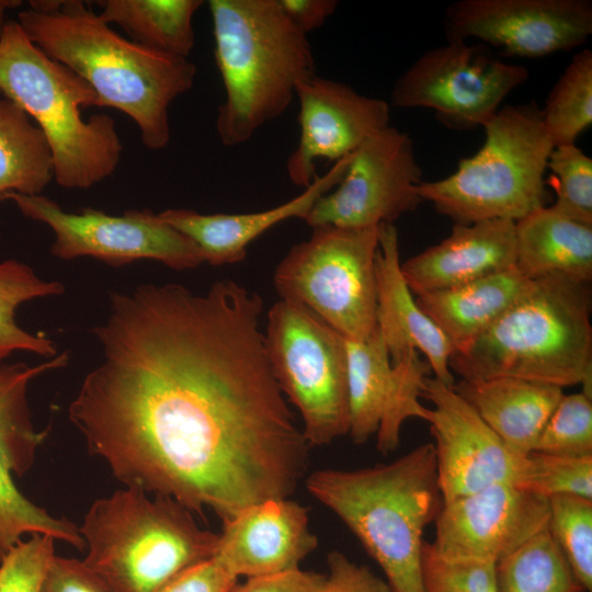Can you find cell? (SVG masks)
Segmentation results:
<instances>
[{
	"mask_svg": "<svg viewBox=\"0 0 592 592\" xmlns=\"http://www.w3.org/2000/svg\"><path fill=\"white\" fill-rule=\"evenodd\" d=\"M208 8L225 89L216 132L232 147L286 111L298 83L316 76L315 58L277 0H209Z\"/></svg>",
	"mask_w": 592,
	"mask_h": 592,
	"instance_id": "5b68a950",
	"label": "cell"
},
{
	"mask_svg": "<svg viewBox=\"0 0 592 592\" xmlns=\"http://www.w3.org/2000/svg\"><path fill=\"white\" fill-rule=\"evenodd\" d=\"M514 240L515 267L526 277L591 282L592 225L543 206L514 223Z\"/></svg>",
	"mask_w": 592,
	"mask_h": 592,
	"instance_id": "484cf974",
	"label": "cell"
},
{
	"mask_svg": "<svg viewBox=\"0 0 592 592\" xmlns=\"http://www.w3.org/2000/svg\"><path fill=\"white\" fill-rule=\"evenodd\" d=\"M517 487L546 499L578 496L592 500V455L574 457L532 452L524 458Z\"/></svg>",
	"mask_w": 592,
	"mask_h": 592,
	"instance_id": "836d02e7",
	"label": "cell"
},
{
	"mask_svg": "<svg viewBox=\"0 0 592 592\" xmlns=\"http://www.w3.org/2000/svg\"><path fill=\"white\" fill-rule=\"evenodd\" d=\"M379 226L312 228L274 272L281 299L309 309L344 339L365 341L376 330Z\"/></svg>",
	"mask_w": 592,
	"mask_h": 592,
	"instance_id": "9c48e42d",
	"label": "cell"
},
{
	"mask_svg": "<svg viewBox=\"0 0 592 592\" xmlns=\"http://www.w3.org/2000/svg\"><path fill=\"white\" fill-rule=\"evenodd\" d=\"M18 23L42 52L94 90L99 106L128 115L145 147H167L169 107L193 87L195 64L123 37L80 0L30 1Z\"/></svg>",
	"mask_w": 592,
	"mask_h": 592,
	"instance_id": "7a4b0ae2",
	"label": "cell"
},
{
	"mask_svg": "<svg viewBox=\"0 0 592 592\" xmlns=\"http://www.w3.org/2000/svg\"><path fill=\"white\" fill-rule=\"evenodd\" d=\"M352 155V153H351ZM351 155L333 162L331 169L294 198L275 207L243 214H201L186 208H168L158 215L191 239L210 265L231 264L246 258L248 246L278 223L304 219L315 203L342 180Z\"/></svg>",
	"mask_w": 592,
	"mask_h": 592,
	"instance_id": "603a6c76",
	"label": "cell"
},
{
	"mask_svg": "<svg viewBox=\"0 0 592 592\" xmlns=\"http://www.w3.org/2000/svg\"><path fill=\"white\" fill-rule=\"evenodd\" d=\"M515 266L514 221L454 224L441 242L401 263L402 275L419 296L457 287Z\"/></svg>",
	"mask_w": 592,
	"mask_h": 592,
	"instance_id": "7402d4cb",
	"label": "cell"
},
{
	"mask_svg": "<svg viewBox=\"0 0 592 592\" xmlns=\"http://www.w3.org/2000/svg\"><path fill=\"white\" fill-rule=\"evenodd\" d=\"M376 296L377 329L391 363L400 361L411 350L420 351L433 377L453 387L455 378L448 362L454 346L420 308L402 275L398 230L394 224L379 225Z\"/></svg>",
	"mask_w": 592,
	"mask_h": 592,
	"instance_id": "44dd1931",
	"label": "cell"
},
{
	"mask_svg": "<svg viewBox=\"0 0 592 592\" xmlns=\"http://www.w3.org/2000/svg\"><path fill=\"white\" fill-rule=\"evenodd\" d=\"M64 292L62 283L41 278L23 262L15 259L0 261V366L16 352L47 358L58 354L53 340L20 327L15 315L18 308L29 300L59 296Z\"/></svg>",
	"mask_w": 592,
	"mask_h": 592,
	"instance_id": "f1b7e54d",
	"label": "cell"
},
{
	"mask_svg": "<svg viewBox=\"0 0 592 592\" xmlns=\"http://www.w3.org/2000/svg\"><path fill=\"white\" fill-rule=\"evenodd\" d=\"M125 487L95 500L79 526L84 565L113 592H160L212 559L219 534L201 527L173 499Z\"/></svg>",
	"mask_w": 592,
	"mask_h": 592,
	"instance_id": "52a82bcc",
	"label": "cell"
},
{
	"mask_svg": "<svg viewBox=\"0 0 592 592\" xmlns=\"http://www.w3.org/2000/svg\"><path fill=\"white\" fill-rule=\"evenodd\" d=\"M548 499L498 483L443 503L430 550L448 562L497 563L547 527Z\"/></svg>",
	"mask_w": 592,
	"mask_h": 592,
	"instance_id": "ac0fdd59",
	"label": "cell"
},
{
	"mask_svg": "<svg viewBox=\"0 0 592 592\" xmlns=\"http://www.w3.org/2000/svg\"><path fill=\"white\" fill-rule=\"evenodd\" d=\"M0 95H1V93H0Z\"/></svg>",
	"mask_w": 592,
	"mask_h": 592,
	"instance_id": "ee69618b",
	"label": "cell"
},
{
	"mask_svg": "<svg viewBox=\"0 0 592 592\" xmlns=\"http://www.w3.org/2000/svg\"><path fill=\"white\" fill-rule=\"evenodd\" d=\"M547 528L579 585L592 590V500L578 496L548 499Z\"/></svg>",
	"mask_w": 592,
	"mask_h": 592,
	"instance_id": "1f68e13d",
	"label": "cell"
},
{
	"mask_svg": "<svg viewBox=\"0 0 592 592\" xmlns=\"http://www.w3.org/2000/svg\"><path fill=\"white\" fill-rule=\"evenodd\" d=\"M421 181L422 170L411 137L389 125L351 155L342 180L315 203L303 220L311 228L394 224L422 203L418 193Z\"/></svg>",
	"mask_w": 592,
	"mask_h": 592,
	"instance_id": "5bb4252c",
	"label": "cell"
},
{
	"mask_svg": "<svg viewBox=\"0 0 592 592\" xmlns=\"http://www.w3.org/2000/svg\"><path fill=\"white\" fill-rule=\"evenodd\" d=\"M67 352L45 362L0 366V561L24 536L42 534L79 550L86 549L79 526L67 517H56L26 498L15 485L33 466L48 430H36L29 388L38 376L67 366Z\"/></svg>",
	"mask_w": 592,
	"mask_h": 592,
	"instance_id": "4fadbf2b",
	"label": "cell"
},
{
	"mask_svg": "<svg viewBox=\"0 0 592 592\" xmlns=\"http://www.w3.org/2000/svg\"><path fill=\"white\" fill-rule=\"evenodd\" d=\"M5 200L13 201L25 217L50 228V253L60 260L92 257L113 266L153 260L179 271L204 263L191 239L149 209L111 215L87 207L70 213L41 194L9 193Z\"/></svg>",
	"mask_w": 592,
	"mask_h": 592,
	"instance_id": "7c38bea8",
	"label": "cell"
},
{
	"mask_svg": "<svg viewBox=\"0 0 592 592\" xmlns=\"http://www.w3.org/2000/svg\"><path fill=\"white\" fill-rule=\"evenodd\" d=\"M534 452L574 457L592 455V397L583 391L563 394Z\"/></svg>",
	"mask_w": 592,
	"mask_h": 592,
	"instance_id": "e575fe53",
	"label": "cell"
},
{
	"mask_svg": "<svg viewBox=\"0 0 592 592\" xmlns=\"http://www.w3.org/2000/svg\"><path fill=\"white\" fill-rule=\"evenodd\" d=\"M325 580L326 573L298 568L247 578L243 583H237L230 592H320Z\"/></svg>",
	"mask_w": 592,
	"mask_h": 592,
	"instance_id": "60d3db41",
	"label": "cell"
},
{
	"mask_svg": "<svg viewBox=\"0 0 592 592\" xmlns=\"http://www.w3.org/2000/svg\"><path fill=\"white\" fill-rule=\"evenodd\" d=\"M237 583L238 578L212 558L185 570L160 592H230Z\"/></svg>",
	"mask_w": 592,
	"mask_h": 592,
	"instance_id": "ab89813d",
	"label": "cell"
},
{
	"mask_svg": "<svg viewBox=\"0 0 592 592\" xmlns=\"http://www.w3.org/2000/svg\"><path fill=\"white\" fill-rule=\"evenodd\" d=\"M422 397L433 405L425 421L443 503L498 483L519 486L525 456L513 453L453 387L426 376Z\"/></svg>",
	"mask_w": 592,
	"mask_h": 592,
	"instance_id": "2e32d148",
	"label": "cell"
},
{
	"mask_svg": "<svg viewBox=\"0 0 592 592\" xmlns=\"http://www.w3.org/2000/svg\"><path fill=\"white\" fill-rule=\"evenodd\" d=\"M349 389V435L363 444L376 434V448L384 455L397 449L400 431L410 418L425 421L429 408L420 402L426 361L411 350L391 363L376 328L365 341L345 339Z\"/></svg>",
	"mask_w": 592,
	"mask_h": 592,
	"instance_id": "e0dca14e",
	"label": "cell"
},
{
	"mask_svg": "<svg viewBox=\"0 0 592 592\" xmlns=\"http://www.w3.org/2000/svg\"><path fill=\"white\" fill-rule=\"evenodd\" d=\"M223 524L213 558L237 578L298 569L318 545L307 509L289 498L257 503Z\"/></svg>",
	"mask_w": 592,
	"mask_h": 592,
	"instance_id": "ffe728a7",
	"label": "cell"
},
{
	"mask_svg": "<svg viewBox=\"0 0 592 592\" xmlns=\"http://www.w3.org/2000/svg\"><path fill=\"white\" fill-rule=\"evenodd\" d=\"M446 42L479 39L506 55L570 50L592 34L590 0H458L445 11Z\"/></svg>",
	"mask_w": 592,
	"mask_h": 592,
	"instance_id": "9a60e30c",
	"label": "cell"
},
{
	"mask_svg": "<svg viewBox=\"0 0 592 592\" xmlns=\"http://www.w3.org/2000/svg\"><path fill=\"white\" fill-rule=\"evenodd\" d=\"M422 572L425 592H499L494 563L444 561L430 550L428 542Z\"/></svg>",
	"mask_w": 592,
	"mask_h": 592,
	"instance_id": "8d00e7d4",
	"label": "cell"
},
{
	"mask_svg": "<svg viewBox=\"0 0 592 592\" xmlns=\"http://www.w3.org/2000/svg\"><path fill=\"white\" fill-rule=\"evenodd\" d=\"M55 539L34 534L16 544L0 561V592H43L55 557Z\"/></svg>",
	"mask_w": 592,
	"mask_h": 592,
	"instance_id": "d590c367",
	"label": "cell"
},
{
	"mask_svg": "<svg viewBox=\"0 0 592 592\" xmlns=\"http://www.w3.org/2000/svg\"><path fill=\"white\" fill-rule=\"evenodd\" d=\"M43 592H113L82 560L55 555Z\"/></svg>",
	"mask_w": 592,
	"mask_h": 592,
	"instance_id": "f35d334b",
	"label": "cell"
},
{
	"mask_svg": "<svg viewBox=\"0 0 592 592\" xmlns=\"http://www.w3.org/2000/svg\"><path fill=\"white\" fill-rule=\"evenodd\" d=\"M20 5H21L20 1L0 0V35H1V32H2L5 23H7L5 12L9 9L16 8V7H20Z\"/></svg>",
	"mask_w": 592,
	"mask_h": 592,
	"instance_id": "7bdbcfd3",
	"label": "cell"
},
{
	"mask_svg": "<svg viewBox=\"0 0 592 592\" xmlns=\"http://www.w3.org/2000/svg\"><path fill=\"white\" fill-rule=\"evenodd\" d=\"M453 388L515 454L534 452L562 388L514 377L455 382Z\"/></svg>",
	"mask_w": 592,
	"mask_h": 592,
	"instance_id": "cb8c5ba5",
	"label": "cell"
},
{
	"mask_svg": "<svg viewBox=\"0 0 592 592\" xmlns=\"http://www.w3.org/2000/svg\"><path fill=\"white\" fill-rule=\"evenodd\" d=\"M264 338L274 377L297 408L308 445L348 434L345 339L306 307L283 299L266 315Z\"/></svg>",
	"mask_w": 592,
	"mask_h": 592,
	"instance_id": "30bf717a",
	"label": "cell"
},
{
	"mask_svg": "<svg viewBox=\"0 0 592 592\" xmlns=\"http://www.w3.org/2000/svg\"><path fill=\"white\" fill-rule=\"evenodd\" d=\"M295 96L300 134L286 171L292 183L304 189L319 175L317 160L335 162L389 126L387 101L361 94L343 82L314 76L298 83Z\"/></svg>",
	"mask_w": 592,
	"mask_h": 592,
	"instance_id": "d6986e66",
	"label": "cell"
},
{
	"mask_svg": "<svg viewBox=\"0 0 592 592\" xmlns=\"http://www.w3.org/2000/svg\"><path fill=\"white\" fill-rule=\"evenodd\" d=\"M278 4L292 22L304 34L322 26L333 14L339 2L335 0H277Z\"/></svg>",
	"mask_w": 592,
	"mask_h": 592,
	"instance_id": "b9f144b4",
	"label": "cell"
},
{
	"mask_svg": "<svg viewBox=\"0 0 592 592\" xmlns=\"http://www.w3.org/2000/svg\"><path fill=\"white\" fill-rule=\"evenodd\" d=\"M0 93L43 132L60 186L89 189L116 170L123 146L114 119L83 117V109L100 104L94 90L32 43L18 21H7L0 35Z\"/></svg>",
	"mask_w": 592,
	"mask_h": 592,
	"instance_id": "8992f818",
	"label": "cell"
},
{
	"mask_svg": "<svg viewBox=\"0 0 592 592\" xmlns=\"http://www.w3.org/2000/svg\"><path fill=\"white\" fill-rule=\"evenodd\" d=\"M555 146L576 144L592 124V50L573 55L540 109Z\"/></svg>",
	"mask_w": 592,
	"mask_h": 592,
	"instance_id": "4dcf8cb0",
	"label": "cell"
},
{
	"mask_svg": "<svg viewBox=\"0 0 592 592\" xmlns=\"http://www.w3.org/2000/svg\"><path fill=\"white\" fill-rule=\"evenodd\" d=\"M499 592H585L544 528L496 563Z\"/></svg>",
	"mask_w": 592,
	"mask_h": 592,
	"instance_id": "f546056e",
	"label": "cell"
},
{
	"mask_svg": "<svg viewBox=\"0 0 592 592\" xmlns=\"http://www.w3.org/2000/svg\"><path fill=\"white\" fill-rule=\"evenodd\" d=\"M515 266L449 289L415 297L420 308L459 351L487 330L532 286Z\"/></svg>",
	"mask_w": 592,
	"mask_h": 592,
	"instance_id": "d4e9b609",
	"label": "cell"
},
{
	"mask_svg": "<svg viewBox=\"0 0 592 592\" xmlns=\"http://www.w3.org/2000/svg\"><path fill=\"white\" fill-rule=\"evenodd\" d=\"M263 309L232 280L111 294L93 329L101 361L68 409L90 454L125 487L223 523L289 498L310 446L274 377Z\"/></svg>",
	"mask_w": 592,
	"mask_h": 592,
	"instance_id": "6da1fadb",
	"label": "cell"
},
{
	"mask_svg": "<svg viewBox=\"0 0 592 592\" xmlns=\"http://www.w3.org/2000/svg\"><path fill=\"white\" fill-rule=\"evenodd\" d=\"M100 18L149 49L186 58L195 44L193 16L202 0H102Z\"/></svg>",
	"mask_w": 592,
	"mask_h": 592,
	"instance_id": "4316f807",
	"label": "cell"
},
{
	"mask_svg": "<svg viewBox=\"0 0 592 592\" xmlns=\"http://www.w3.org/2000/svg\"><path fill=\"white\" fill-rule=\"evenodd\" d=\"M485 141L446 178L421 181L420 198L454 224L517 221L546 206L545 174L555 144L534 102L505 105L482 127Z\"/></svg>",
	"mask_w": 592,
	"mask_h": 592,
	"instance_id": "ba28073f",
	"label": "cell"
},
{
	"mask_svg": "<svg viewBox=\"0 0 592 592\" xmlns=\"http://www.w3.org/2000/svg\"><path fill=\"white\" fill-rule=\"evenodd\" d=\"M591 286L565 275L533 280L530 289L466 348L449 368L460 379L514 377L559 388L581 385L592 397Z\"/></svg>",
	"mask_w": 592,
	"mask_h": 592,
	"instance_id": "277c9868",
	"label": "cell"
},
{
	"mask_svg": "<svg viewBox=\"0 0 592 592\" xmlns=\"http://www.w3.org/2000/svg\"><path fill=\"white\" fill-rule=\"evenodd\" d=\"M528 76L526 67L505 62L480 44L446 42L423 53L398 77L388 103L433 110L454 129L483 127Z\"/></svg>",
	"mask_w": 592,
	"mask_h": 592,
	"instance_id": "8fae6325",
	"label": "cell"
},
{
	"mask_svg": "<svg viewBox=\"0 0 592 592\" xmlns=\"http://www.w3.org/2000/svg\"><path fill=\"white\" fill-rule=\"evenodd\" d=\"M328 573L320 592H392L386 580L341 551L327 556Z\"/></svg>",
	"mask_w": 592,
	"mask_h": 592,
	"instance_id": "74e56055",
	"label": "cell"
},
{
	"mask_svg": "<svg viewBox=\"0 0 592 592\" xmlns=\"http://www.w3.org/2000/svg\"><path fill=\"white\" fill-rule=\"evenodd\" d=\"M53 178V155L43 132L0 95V202L9 193L38 195Z\"/></svg>",
	"mask_w": 592,
	"mask_h": 592,
	"instance_id": "83f0119b",
	"label": "cell"
},
{
	"mask_svg": "<svg viewBox=\"0 0 592 592\" xmlns=\"http://www.w3.org/2000/svg\"><path fill=\"white\" fill-rule=\"evenodd\" d=\"M305 486L360 540L392 592H425L424 531L443 505L432 443L387 464L315 470Z\"/></svg>",
	"mask_w": 592,
	"mask_h": 592,
	"instance_id": "3957f363",
	"label": "cell"
},
{
	"mask_svg": "<svg viewBox=\"0 0 592 592\" xmlns=\"http://www.w3.org/2000/svg\"><path fill=\"white\" fill-rule=\"evenodd\" d=\"M556 200L550 206L574 220L592 225V159L576 144L555 146L548 162Z\"/></svg>",
	"mask_w": 592,
	"mask_h": 592,
	"instance_id": "d6a6232c",
	"label": "cell"
}]
</instances>
